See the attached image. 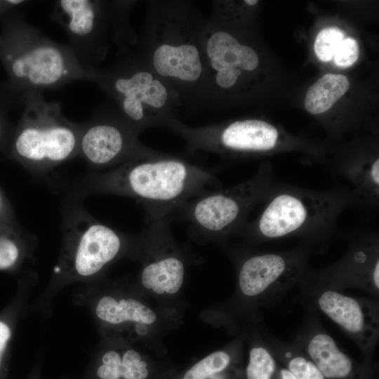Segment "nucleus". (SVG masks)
<instances>
[{
	"label": "nucleus",
	"instance_id": "obj_1",
	"mask_svg": "<svg viewBox=\"0 0 379 379\" xmlns=\"http://www.w3.org/2000/svg\"><path fill=\"white\" fill-rule=\"evenodd\" d=\"M262 203L259 215L237 236L249 245L296 238L315 253L326 251L339 216L354 206L350 193L338 185L314 190L277 182Z\"/></svg>",
	"mask_w": 379,
	"mask_h": 379
},
{
	"label": "nucleus",
	"instance_id": "obj_2",
	"mask_svg": "<svg viewBox=\"0 0 379 379\" xmlns=\"http://www.w3.org/2000/svg\"><path fill=\"white\" fill-rule=\"evenodd\" d=\"M220 185L213 171L159 154L133 159L91 179L95 192L135 199L145 208L147 218L169 216L190 199Z\"/></svg>",
	"mask_w": 379,
	"mask_h": 379
},
{
	"label": "nucleus",
	"instance_id": "obj_3",
	"mask_svg": "<svg viewBox=\"0 0 379 379\" xmlns=\"http://www.w3.org/2000/svg\"><path fill=\"white\" fill-rule=\"evenodd\" d=\"M0 62L7 88L22 93L55 89L77 81H91L93 73L84 69L69 48L28 23L18 11L1 18Z\"/></svg>",
	"mask_w": 379,
	"mask_h": 379
},
{
	"label": "nucleus",
	"instance_id": "obj_4",
	"mask_svg": "<svg viewBox=\"0 0 379 379\" xmlns=\"http://www.w3.org/2000/svg\"><path fill=\"white\" fill-rule=\"evenodd\" d=\"M23 112L13 133L11 154L31 170L45 171L78 155L81 124L67 119L60 105L42 92L20 95Z\"/></svg>",
	"mask_w": 379,
	"mask_h": 379
},
{
	"label": "nucleus",
	"instance_id": "obj_5",
	"mask_svg": "<svg viewBox=\"0 0 379 379\" xmlns=\"http://www.w3.org/2000/svg\"><path fill=\"white\" fill-rule=\"evenodd\" d=\"M276 180L270 164L248 180L225 189L208 190L182 204L169 217L186 222L193 232L209 239L237 235L248 215L262 203Z\"/></svg>",
	"mask_w": 379,
	"mask_h": 379
},
{
	"label": "nucleus",
	"instance_id": "obj_6",
	"mask_svg": "<svg viewBox=\"0 0 379 379\" xmlns=\"http://www.w3.org/2000/svg\"><path fill=\"white\" fill-rule=\"evenodd\" d=\"M315 253L310 246L284 251H257L246 255L237 271L239 293L253 308L274 305L295 286L310 269Z\"/></svg>",
	"mask_w": 379,
	"mask_h": 379
},
{
	"label": "nucleus",
	"instance_id": "obj_7",
	"mask_svg": "<svg viewBox=\"0 0 379 379\" xmlns=\"http://www.w3.org/2000/svg\"><path fill=\"white\" fill-rule=\"evenodd\" d=\"M118 3L97 0H58L51 18L65 31L67 46L82 67L95 73L109 48L112 27L122 25V7Z\"/></svg>",
	"mask_w": 379,
	"mask_h": 379
},
{
	"label": "nucleus",
	"instance_id": "obj_8",
	"mask_svg": "<svg viewBox=\"0 0 379 379\" xmlns=\"http://www.w3.org/2000/svg\"><path fill=\"white\" fill-rule=\"evenodd\" d=\"M299 297L306 307L334 322L359 349L363 361L375 362L379 339V299L355 297L343 291L300 282Z\"/></svg>",
	"mask_w": 379,
	"mask_h": 379
},
{
	"label": "nucleus",
	"instance_id": "obj_9",
	"mask_svg": "<svg viewBox=\"0 0 379 379\" xmlns=\"http://www.w3.org/2000/svg\"><path fill=\"white\" fill-rule=\"evenodd\" d=\"M348 248L333 264L310 267L300 282L339 291L357 288L379 299V237L375 231L359 230L345 237Z\"/></svg>",
	"mask_w": 379,
	"mask_h": 379
},
{
	"label": "nucleus",
	"instance_id": "obj_10",
	"mask_svg": "<svg viewBox=\"0 0 379 379\" xmlns=\"http://www.w3.org/2000/svg\"><path fill=\"white\" fill-rule=\"evenodd\" d=\"M91 81L118 102L121 116L138 133L149 124V108H162L168 98L166 87L159 79L126 62L107 70L98 69Z\"/></svg>",
	"mask_w": 379,
	"mask_h": 379
},
{
	"label": "nucleus",
	"instance_id": "obj_11",
	"mask_svg": "<svg viewBox=\"0 0 379 379\" xmlns=\"http://www.w3.org/2000/svg\"><path fill=\"white\" fill-rule=\"evenodd\" d=\"M138 132L121 117L97 114L81 124L78 155L98 169H112L135 159L158 153L137 140Z\"/></svg>",
	"mask_w": 379,
	"mask_h": 379
},
{
	"label": "nucleus",
	"instance_id": "obj_12",
	"mask_svg": "<svg viewBox=\"0 0 379 379\" xmlns=\"http://www.w3.org/2000/svg\"><path fill=\"white\" fill-rule=\"evenodd\" d=\"M326 379H378V365L357 361L342 350L321 324L319 314L305 306L303 321L292 340Z\"/></svg>",
	"mask_w": 379,
	"mask_h": 379
},
{
	"label": "nucleus",
	"instance_id": "obj_13",
	"mask_svg": "<svg viewBox=\"0 0 379 379\" xmlns=\"http://www.w3.org/2000/svg\"><path fill=\"white\" fill-rule=\"evenodd\" d=\"M67 230L71 271L82 278L93 277L113 261L124 248V236L107 225L78 214Z\"/></svg>",
	"mask_w": 379,
	"mask_h": 379
},
{
	"label": "nucleus",
	"instance_id": "obj_14",
	"mask_svg": "<svg viewBox=\"0 0 379 379\" xmlns=\"http://www.w3.org/2000/svg\"><path fill=\"white\" fill-rule=\"evenodd\" d=\"M194 149L239 154H262L277 148L280 133L271 124L258 119L234 121L221 128L181 129Z\"/></svg>",
	"mask_w": 379,
	"mask_h": 379
},
{
	"label": "nucleus",
	"instance_id": "obj_15",
	"mask_svg": "<svg viewBox=\"0 0 379 379\" xmlns=\"http://www.w3.org/2000/svg\"><path fill=\"white\" fill-rule=\"evenodd\" d=\"M147 219L142 238L154 253L142 267L140 282L156 294H175L183 284L185 265L172 249V220L168 216Z\"/></svg>",
	"mask_w": 379,
	"mask_h": 379
},
{
	"label": "nucleus",
	"instance_id": "obj_16",
	"mask_svg": "<svg viewBox=\"0 0 379 379\" xmlns=\"http://www.w3.org/2000/svg\"><path fill=\"white\" fill-rule=\"evenodd\" d=\"M201 49L192 42L166 41L157 45L152 62L157 74L183 82H195L203 73Z\"/></svg>",
	"mask_w": 379,
	"mask_h": 379
},
{
	"label": "nucleus",
	"instance_id": "obj_17",
	"mask_svg": "<svg viewBox=\"0 0 379 379\" xmlns=\"http://www.w3.org/2000/svg\"><path fill=\"white\" fill-rule=\"evenodd\" d=\"M95 315L104 324L114 328H128L138 336L147 333L157 319L148 306L131 298L105 295L98 300Z\"/></svg>",
	"mask_w": 379,
	"mask_h": 379
},
{
	"label": "nucleus",
	"instance_id": "obj_18",
	"mask_svg": "<svg viewBox=\"0 0 379 379\" xmlns=\"http://www.w3.org/2000/svg\"><path fill=\"white\" fill-rule=\"evenodd\" d=\"M204 51L205 61L215 72L227 69L241 75V70L253 71L258 65L255 51L225 31L206 36Z\"/></svg>",
	"mask_w": 379,
	"mask_h": 379
},
{
	"label": "nucleus",
	"instance_id": "obj_19",
	"mask_svg": "<svg viewBox=\"0 0 379 379\" xmlns=\"http://www.w3.org/2000/svg\"><path fill=\"white\" fill-rule=\"evenodd\" d=\"M240 343L213 352L195 364L183 379H240Z\"/></svg>",
	"mask_w": 379,
	"mask_h": 379
},
{
	"label": "nucleus",
	"instance_id": "obj_20",
	"mask_svg": "<svg viewBox=\"0 0 379 379\" xmlns=\"http://www.w3.org/2000/svg\"><path fill=\"white\" fill-rule=\"evenodd\" d=\"M262 338L279 364L296 379H326L305 353L293 342L282 341L260 328Z\"/></svg>",
	"mask_w": 379,
	"mask_h": 379
},
{
	"label": "nucleus",
	"instance_id": "obj_21",
	"mask_svg": "<svg viewBox=\"0 0 379 379\" xmlns=\"http://www.w3.org/2000/svg\"><path fill=\"white\" fill-rule=\"evenodd\" d=\"M148 374L147 362L133 349L107 351L97 370L100 379H146Z\"/></svg>",
	"mask_w": 379,
	"mask_h": 379
},
{
	"label": "nucleus",
	"instance_id": "obj_22",
	"mask_svg": "<svg viewBox=\"0 0 379 379\" xmlns=\"http://www.w3.org/2000/svg\"><path fill=\"white\" fill-rule=\"evenodd\" d=\"M349 87L350 82L345 76L325 74L307 91L305 107L312 114H322L328 110Z\"/></svg>",
	"mask_w": 379,
	"mask_h": 379
},
{
	"label": "nucleus",
	"instance_id": "obj_23",
	"mask_svg": "<svg viewBox=\"0 0 379 379\" xmlns=\"http://www.w3.org/2000/svg\"><path fill=\"white\" fill-rule=\"evenodd\" d=\"M246 379H280L281 364L265 342L260 329L251 334Z\"/></svg>",
	"mask_w": 379,
	"mask_h": 379
},
{
	"label": "nucleus",
	"instance_id": "obj_24",
	"mask_svg": "<svg viewBox=\"0 0 379 379\" xmlns=\"http://www.w3.org/2000/svg\"><path fill=\"white\" fill-rule=\"evenodd\" d=\"M343 39L344 34L338 28L328 27L321 30L314 42L317 58L322 62L331 60Z\"/></svg>",
	"mask_w": 379,
	"mask_h": 379
},
{
	"label": "nucleus",
	"instance_id": "obj_25",
	"mask_svg": "<svg viewBox=\"0 0 379 379\" xmlns=\"http://www.w3.org/2000/svg\"><path fill=\"white\" fill-rule=\"evenodd\" d=\"M22 256V247L20 241L12 236L0 233V270L13 268Z\"/></svg>",
	"mask_w": 379,
	"mask_h": 379
},
{
	"label": "nucleus",
	"instance_id": "obj_26",
	"mask_svg": "<svg viewBox=\"0 0 379 379\" xmlns=\"http://www.w3.org/2000/svg\"><path fill=\"white\" fill-rule=\"evenodd\" d=\"M358 57L359 46L356 40L352 38L344 39L333 55L335 64L340 67L352 66Z\"/></svg>",
	"mask_w": 379,
	"mask_h": 379
},
{
	"label": "nucleus",
	"instance_id": "obj_27",
	"mask_svg": "<svg viewBox=\"0 0 379 379\" xmlns=\"http://www.w3.org/2000/svg\"><path fill=\"white\" fill-rule=\"evenodd\" d=\"M16 102H21L20 96L9 90L5 83L0 84V144L4 139L7 128L8 112Z\"/></svg>",
	"mask_w": 379,
	"mask_h": 379
},
{
	"label": "nucleus",
	"instance_id": "obj_28",
	"mask_svg": "<svg viewBox=\"0 0 379 379\" xmlns=\"http://www.w3.org/2000/svg\"><path fill=\"white\" fill-rule=\"evenodd\" d=\"M13 331L10 323L4 318H0V365L4 355L8 348Z\"/></svg>",
	"mask_w": 379,
	"mask_h": 379
},
{
	"label": "nucleus",
	"instance_id": "obj_29",
	"mask_svg": "<svg viewBox=\"0 0 379 379\" xmlns=\"http://www.w3.org/2000/svg\"><path fill=\"white\" fill-rule=\"evenodd\" d=\"M28 2L24 0H0V19L8 13L18 11Z\"/></svg>",
	"mask_w": 379,
	"mask_h": 379
},
{
	"label": "nucleus",
	"instance_id": "obj_30",
	"mask_svg": "<svg viewBox=\"0 0 379 379\" xmlns=\"http://www.w3.org/2000/svg\"><path fill=\"white\" fill-rule=\"evenodd\" d=\"M280 379H296L286 368L281 365L279 369Z\"/></svg>",
	"mask_w": 379,
	"mask_h": 379
},
{
	"label": "nucleus",
	"instance_id": "obj_31",
	"mask_svg": "<svg viewBox=\"0 0 379 379\" xmlns=\"http://www.w3.org/2000/svg\"><path fill=\"white\" fill-rule=\"evenodd\" d=\"M244 2L249 6H253L258 3V1L257 0H246L244 1Z\"/></svg>",
	"mask_w": 379,
	"mask_h": 379
},
{
	"label": "nucleus",
	"instance_id": "obj_32",
	"mask_svg": "<svg viewBox=\"0 0 379 379\" xmlns=\"http://www.w3.org/2000/svg\"><path fill=\"white\" fill-rule=\"evenodd\" d=\"M2 209H3V201L0 195V213L1 212Z\"/></svg>",
	"mask_w": 379,
	"mask_h": 379
}]
</instances>
